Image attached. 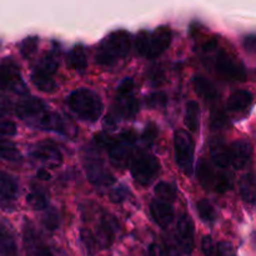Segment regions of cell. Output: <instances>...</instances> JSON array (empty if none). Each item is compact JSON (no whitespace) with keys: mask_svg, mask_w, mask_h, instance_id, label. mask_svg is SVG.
<instances>
[{"mask_svg":"<svg viewBox=\"0 0 256 256\" xmlns=\"http://www.w3.org/2000/svg\"><path fill=\"white\" fill-rule=\"evenodd\" d=\"M192 84H194L195 92L200 96L204 98L205 100H215L219 96V92H218L216 86L210 80H208L206 78L196 75L192 79Z\"/></svg>","mask_w":256,"mask_h":256,"instance_id":"obj_21","label":"cell"},{"mask_svg":"<svg viewBox=\"0 0 256 256\" xmlns=\"http://www.w3.org/2000/svg\"><path fill=\"white\" fill-rule=\"evenodd\" d=\"M198 179L205 189L216 192H225L232 188L230 178L225 174H216L205 159L200 160L198 165Z\"/></svg>","mask_w":256,"mask_h":256,"instance_id":"obj_8","label":"cell"},{"mask_svg":"<svg viewBox=\"0 0 256 256\" xmlns=\"http://www.w3.org/2000/svg\"><path fill=\"white\" fill-rule=\"evenodd\" d=\"M172 42V30L169 26H159L152 32H148L146 46H145L144 56L149 59L159 56L169 48Z\"/></svg>","mask_w":256,"mask_h":256,"instance_id":"obj_12","label":"cell"},{"mask_svg":"<svg viewBox=\"0 0 256 256\" xmlns=\"http://www.w3.org/2000/svg\"><path fill=\"white\" fill-rule=\"evenodd\" d=\"M0 90L15 94H28V86L22 80L19 65L12 58L0 60Z\"/></svg>","mask_w":256,"mask_h":256,"instance_id":"obj_4","label":"cell"},{"mask_svg":"<svg viewBox=\"0 0 256 256\" xmlns=\"http://www.w3.org/2000/svg\"><path fill=\"white\" fill-rule=\"evenodd\" d=\"M202 248L205 256H218V244H215L212 236L202 238Z\"/></svg>","mask_w":256,"mask_h":256,"instance_id":"obj_37","label":"cell"},{"mask_svg":"<svg viewBox=\"0 0 256 256\" xmlns=\"http://www.w3.org/2000/svg\"><path fill=\"white\" fill-rule=\"evenodd\" d=\"M218 256H236L235 249L230 242H218Z\"/></svg>","mask_w":256,"mask_h":256,"instance_id":"obj_41","label":"cell"},{"mask_svg":"<svg viewBox=\"0 0 256 256\" xmlns=\"http://www.w3.org/2000/svg\"><path fill=\"white\" fill-rule=\"evenodd\" d=\"M146 36H148L146 30H142V32L138 34L136 40H135V46H136L138 52H139L140 55H142V56H144L145 46H146Z\"/></svg>","mask_w":256,"mask_h":256,"instance_id":"obj_43","label":"cell"},{"mask_svg":"<svg viewBox=\"0 0 256 256\" xmlns=\"http://www.w3.org/2000/svg\"><path fill=\"white\" fill-rule=\"evenodd\" d=\"M139 102L132 95H119L115 102L114 112L116 118H132L139 112Z\"/></svg>","mask_w":256,"mask_h":256,"instance_id":"obj_18","label":"cell"},{"mask_svg":"<svg viewBox=\"0 0 256 256\" xmlns=\"http://www.w3.org/2000/svg\"><path fill=\"white\" fill-rule=\"evenodd\" d=\"M128 196H129V190H128V188L122 186H122L115 188V189L110 192V199L114 202H124Z\"/></svg>","mask_w":256,"mask_h":256,"instance_id":"obj_40","label":"cell"},{"mask_svg":"<svg viewBox=\"0 0 256 256\" xmlns=\"http://www.w3.org/2000/svg\"><path fill=\"white\" fill-rule=\"evenodd\" d=\"M155 195L159 198L160 202H174L175 198H176V190L169 182H162L155 186Z\"/></svg>","mask_w":256,"mask_h":256,"instance_id":"obj_30","label":"cell"},{"mask_svg":"<svg viewBox=\"0 0 256 256\" xmlns=\"http://www.w3.org/2000/svg\"><path fill=\"white\" fill-rule=\"evenodd\" d=\"M118 118L114 116L112 114H109L104 120V128L106 130H115L118 126Z\"/></svg>","mask_w":256,"mask_h":256,"instance_id":"obj_48","label":"cell"},{"mask_svg":"<svg viewBox=\"0 0 256 256\" xmlns=\"http://www.w3.org/2000/svg\"><path fill=\"white\" fill-rule=\"evenodd\" d=\"M240 194L248 202H256V176L248 174L240 180Z\"/></svg>","mask_w":256,"mask_h":256,"instance_id":"obj_27","label":"cell"},{"mask_svg":"<svg viewBox=\"0 0 256 256\" xmlns=\"http://www.w3.org/2000/svg\"><path fill=\"white\" fill-rule=\"evenodd\" d=\"M32 82L38 89L44 92H52L56 88V82H54L52 76H48V75L40 74V72H32Z\"/></svg>","mask_w":256,"mask_h":256,"instance_id":"obj_29","label":"cell"},{"mask_svg":"<svg viewBox=\"0 0 256 256\" xmlns=\"http://www.w3.org/2000/svg\"><path fill=\"white\" fill-rule=\"evenodd\" d=\"M228 124V118L224 114V112L222 110H216V112H212V126L215 129H220V128H224Z\"/></svg>","mask_w":256,"mask_h":256,"instance_id":"obj_39","label":"cell"},{"mask_svg":"<svg viewBox=\"0 0 256 256\" xmlns=\"http://www.w3.org/2000/svg\"><path fill=\"white\" fill-rule=\"evenodd\" d=\"M175 239H176L180 252L186 255L192 254V248H194V224H192V218L188 215H182L180 218L176 225Z\"/></svg>","mask_w":256,"mask_h":256,"instance_id":"obj_14","label":"cell"},{"mask_svg":"<svg viewBox=\"0 0 256 256\" xmlns=\"http://www.w3.org/2000/svg\"><path fill=\"white\" fill-rule=\"evenodd\" d=\"M84 168L86 176L90 182L98 186H109L115 182V178L108 170L100 158L86 156L84 160Z\"/></svg>","mask_w":256,"mask_h":256,"instance_id":"obj_11","label":"cell"},{"mask_svg":"<svg viewBox=\"0 0 256 256\" xmlns=\"http://www.w3.org/2000/svg\"><path fill=\"white\" fill-rule=\"evenodd\" d=\"M135 142H136V135L132 130H126V132H122L119 139L115 140L112 148L108 150L112 164L116 165V166H125L128 164L132 148L135 144Z\"/></svg>","mask_w":256,"mask_h":256,"instance_id":"obj_10","label":"cell"},{"mask_svg":"<svg viewBox=\"0 0 256 256\" xmlns=\"http://www.w3.org/2000/svg\"><path fill=\"white\" fill-rule=\"evenodd\" d=\"M118 230H119L118 220L110 214L102 215L99 226H98L96 235H95L99 249H108L112 246Z\"/></svg>","mask_w":256,"mask_h":256,"instance_id":"obj_15","label":"cell"},{"mask_svg":"<svg viewBox=\"0 0 256 256\" xmlns=\"http://www.w3.org/2000/svg\"><path fill=\"white\" fill-rule=\"evenodd\" d=\"M38 178H39V179H42V180H49L52 176H50L49 172L42 169V170H39V172H38Z\"/></svg>","mask_w":256,"mask_h":256,"instance_id":"obj_51","label":"cell"},{"mask_svg":"<svg viewBox=\"0 0 256 256\" xmlns=\"http://www.w3.org/2000/svg\"><path fill=\"white\" fill-rule=\"evenodd\" d=\"M149 252H150V256H166L165 255L164 250L162 249V246H160L159 244H152L149 248Z\"/></svg>","mask_w":256,"mask_h":256,"instance_id":"obj_49","label":"cell"},{"mask_svg":"<svg viewBox=\"0 0 256 256\" xmlns=\"http://www.w3.org/2000/svg\"><path fill=\"white\" fill-rule=\"evenodd\" d=\"M132 36L125 30H115L102 42L98 49L95 60L100 65H112L130 52Z\"/></svg>","mask_w":256,"mask_h":256,"instance_id":"obj_3","label":"cell"},{"mask_svg":"<svg viewBox=\"0 0 256 256\" xmlns=\"http://www.w3.org/2000/svg\"><path fill=\"white\" fill-rule=\"evenodd\" d=\"M0 159L9 160V162H18L20 159V152L12 142L0 139Z\"/></svg>","mask_w":256,"mask_h":256,"instance_id":"obj_31","label":"cell"},{"mask_svg":"<svg viewBox=\"0 0 256 256\" xmlns=\"http://www.w3.org/2000/svg\"><path fill=\"white\" fill-rule=\"evenodd\" d=\"M184 122L188 129L192 132H196L199 130L200 125V106L196 102L192 100L186 104L185 108Z\"/></svg>","mask_w":256,"mask_h":256,"instance_id":"obj_24","label":"cell"},{"mask_svg":"<svg viewBox=\"0 0 256 256\" xmlns=\"http://www.w3.org/2000/svg\"><path fill=\"white\" fill-rule=\"evenodd\" d=\"M252 148L246 140H235L230 148V162L234 169L240 170L248 164L252 158Z\"/></svg>","mask_w":256,"mask_h":256,"instance_id":"obj_16","label":"cell"},{"mask_svg":"<svg viewBox=\"0 0 256 256\" xmlns=\"http://www.w3.org/2000/svg\"><path fill=\"white\" fill-rule=\"evenodd\" d=\"M19 185L16 179L8 172L0 170V196L4 199L12 200L18 196Z\"/></svg>","mask_w":256,"mask_h":256,"instance_id":"obj_22","label":"cell"},{"mask_svg":"<svg viewBox=\"0 0 256 256\" xmlns=\"http://www.w3.org/2000/svg\"><path fill=\"white\" fill-rule=\"evenodd\" d=\"M12 112V102L9 98L0 95V118Z\"/></svg>","mask_w":256,"mask_h":256,"instance_id":"obj_46","label":"cell"},{"mask_svg":"<svg viewBox=\"0 0 256 256\" xmlns=\"http://www.w3.org/2000/svg\"><path fill=\"white\" fill-rule=\"evenodd\" d=\"M16 115L28 125L45 132H54L65 136L75 135V128L65 118L52 112L48 105L38 98H28L16 105Z\"/></svg>","mask_w":256,"mask_h":256,"instance_id":"obj_1","label":"cell"},{"mask_svg":"<svg viewBox=\"0 0 256 256\" xmlns=\"http://www.w3.org/2000/svg\"><path fill=\"white\" fill-rule=\"evenodd\" d=\"M194 140L185 130L175 132V158L176 164L184 174L192 175L194 162Z\"/></svg>","mask_w":256,"mask_h":256,"instance_id":"obj_5","label":"cell"},{"mask_svg":"<svg viewBox=\"0 0 256 256\" xmlns=\"http://www.w3.org/2000/svg\"><path fill=\"white\" fill-rule=\"evenodd\" d=\"M210 155L215 164L222 169L232 164L230 162V149L225 145L222 139H219V138H214L210 142Z\"/></svg>","mask_w":256,"mask_h":256,"instance_id":"obj_19","label":"cell"},{"mask_svg":"<svg viewBox=\"0 0 256 256\" xmlns=\"http://www.w3.org/2000/svg\"><path fill=\"white\" fill-rule=\"evenodd\" d=\"M252 102V94L248 90H238L228 99V109L230 112H242Z\"/></svg>","mask_w":256,"mask_h":256,"instance_id":"obj_23","label":"cell"},{"mask_svg":"<svg viewBox=\"0 0 256 256\" xmlns=\"http://www.w3.org/2000/svg\"><path fill=\"white\" fill-rule=\"evenodd\" d=\"M80 239H82V242L84 244L85 249H86V252H88V254H89V255L96 254L99 245H98L96 238H95V235L92 234L90 230L82 229V232H80Z\"/></svg>","mask_w":256,"mask_h":256,"instance_id":"obj_33","label":"cell"},{"mask_svg":"<svg viewBox=\"0 0 256 256\" xmlns=\"http://www.w3.org/2000/svg\"><path fill=\"white\" fill-rule=\"evenodd\" d=\"M150 214L159 226L166 228L174 219V210L168 202L154 200L150 204Z\"/></svg>","mask_w":256,"mask_h":256,"instance_id":"obj_17","label":"cell"},{"mask_svg":"<svg viewBox=\"0 0 256 256\" xmlns=\"http://www.w3.org/2000/svg\"><path fill=\"white\" fill-rule=\"evenodd\" d=\"M38 44H39V39L36 36L26 38L20 44V52H22V56L30 58L38 49Z\"/></svg>","mask_w":256,"mask_h":256,"instance_id":"obj_35","label":"cell"},{"mask_svg":"<svg viewBox=\"0 0 256 256\" xmlns=\"http://www.w3.org/2000/svg\"><path fill=\"white\" fill-rule=\"evenodd\" d=\"M158 136V126L154 122H149L142 134V142L145 145H152Z\"/></svg>","mask_w":256,"mask_h":256,"instance_id":"obj_36","label":"cell"},{"mask_svg":"<svg viewBox=\"0 0 256 256\" xmlns=\"http://www.w3.org/2000/svg\"><path fill=\"white\" fill-rule=\"evenodd\" d=\"M218 46V42L216 40H209V42H206V44L204 45V50L205 52H212V50L216 49Z\"/></svg>","mask_w":256,"mask_h":256,"instance_id":"obj_50","label":"cell"},{"mask_svg":"<svg viewBox=\"0 0 256 256\" xmlns=\"http://www.w3.org/2000/svg\"><path fill=\"white\" fill-rule=\"evenodd\" d=\"M66 105L78 118L89 122H96L104 109L99 95L86 88L74 90L66 98Z\"/></svg>","mask_w":256,"mask_h":256,"instance_id":"obj_2","label":"cell"},{"mask_svg":"<svg viewBox=\"0 0 256 256\" xmlns=\"http://www.w3.org/2000/svg\"><path fill=\"white\" fill-rule=\"evenodd\" d=\"M215 65H216L218 74L222 79L230 80V82H245L246 80L245 68L224 50L219 52Z\"/></svg>","mask_w":256,"mask_h":256,"instance_id":"obj_9","label":"cell"},{"mask_svg":"<svg viewBox=\"0 0 256 256\" xmlns=\"http://www.w3.org/2000/svg\"><path fill=\"white\" fill-rule=\"evenodd\" d=\"M68 62H69L70 66L74 68L76 72H84L85 69L88 68V58L84 46L82 45H75L72 52H69Z\"/></svg>","mask_w":256,"mask_h":256,"instance_id":"obj_25","label":"cell"},{"mask_svg":"<svg viewBox=\"0 0 256 256\" xmlns=\"http://www.w3.org/2000/svg\"><path fill=\"white\" fill-rule=\"evenodd\" d=\"M42 225L49 232H55L60 225V216L56 209H48L42 216Z\"/></svg>","mask_w":256,"mask_h":256,"instance_id":"obj_34","label":"cell"},{"mask_svg":"<svg viewBox=\"0 0 256 256\" xmlns=\"http://www.w3.org/2000/svg\"><path fill=\"white\" fill-rule=\"evenodd\" d=\"M0 256H18L14 235L2 220H0Z\"/></svg>","mask_w":256,"mask_h":256,"instance_id":"obj_20","label":"cell"},{"mask_svg":"<svg viewBox=\"0 0 256 256\" xmlns=\"http://www.w3.org/2000/svg\"><path fill=\"white\" fill-rule=\"evenodd\" d=\"M146 102L148 105H150V106L152 108L164 106V105L168 102V96L164 94V92H152V94H150L149 96L146 98Z\"/></svg>","mask_w":256,"mask_h":256,"instance_id":"obj_38","label":"cell"},{"mask_svg":"<svg viewBox=\"0 0 256 256\" xmlns=\"http://www.w3.org/2000/svg\"><path fill=\"white\" fill-rule=\"evenodd\" d=\"M95 142H98V145L100 148H104V149L109 150L112 148V145L114 144L115 140L106 134H98L95 135Z\"/></svg>","mask_w":256,"mask_h":256,"instance_id":"obj_45","label":"cell"},{"mask_svg":"<svg viewBox=\"0 0 256 256\" xmlns=\"http://www.w3.org/2000/svg\"><path fill=\"white\" fill-rule=\"evenodd\" d=\"M132 89H134V80L132 78H126L118 86V92H119V95H130Z\"/></svg>","mask_w":256,"mask_h":256,"instance_id":"obj_44","label":"cell"},{"mask_svg":"<svg viewBox=\"0 0 256 256\" xmlns=\"http://www.w3.org/2000/svg\"><path fill=\"white\" fill-rule=\"evenodd\" d=\"M16 134V125L12 122H0V135L12 136Z\"/></svg>","mask_w":256,"mask_h":256,"instance_id":"obj_42","label":"cell"},{"mask_svg":"<svg viewBox=\"0 0 256 256\" xmlns=\"http://www.w3.org/2000/svg\"><path fill=\"white\" fill-rule=\"evenodd\" d=\"M22 239L26 256H60L49 246L32 222H26L22 229Z\"/></svg>","mask_w":256,"mask_h":256,"instance_id":"obj_7","label":"cell"},{"mask_svg":"<svg viewBox=\"0 0 256 256\" xmlns=\"http://www.w3.org/2000/svg\"><path fill=\"white\" fill-rule=\"evenodd\" d=\"M160 164L152 155L140 154L132 162V175L139 184L148 185L158 176Z\"/></svg>","mask_w":256,"mask_h":256,"instance_id":"obj_6","label":"cell"},{"mask_svg":"<svg viewBox=\"0 0 256 256\" xmlns=\"http://www.w3.org/2000/svg\"><path fill=\"white\" fill-rule=\"evenodd\" d=\"M198 214L200 219L206 224H212L218 218L216 210L208 199H202L198 202Z\"/></svg>","mask_w":256,"mask_h":256,"instance_id":"obj_28","label":"cell"},{"mask_svg":"<svg viewBox=\"0 0 256 256\" xmlns=\"http://www.w3.org/2000/svg\"><path fill=\"white\" fill-rule=\"evenodd\" d=\"M58 69V58L54 52H46L42 59L38 62V64L35 65L34 70L32 72H40V74L48 75V76H52L56 72Z\"/></svg>","mask_w":256,"mask_h":256,"instance_id":"obj_26","label":"cell"},{"mask_svg":"<svg viewBox=\"0 0 256 256\" xmlns=\"http://www.w3.org/2000/svg\"><path fill=\"white\" fill-rule=\"evenodd\" d=\"M28 204L32 208H34L35 210H45L48 209V196L45 192H42V190L36 189L32 190L29 195L26 196Z\"/></svg>","mask_w":256,"mask_h":256,"instance_id":"obj_32","label":"cell"},{"mask_svg":"<svg viewBox=\"0 0 256 256\" xmlns=\"http://www.w3.org/2000/svg\"><path fill=\"white\" fill-rule=\"evenodd\" d=\"M244 46L248 52H255L256 50V35L250 34L245 36L244 39Z\"/></svg>","mask_w":256,"mask_h":256,"instance_id":"obj_47","label":"cell"},{"mask_svg":"<svg viewBox=\"0 0 256 256\" xmlns=\"http://www.w3.org/2000/svg\"><path fill=\"white\" fill-rule=\"evenodd\" d=\"M29 155L36 162H42L49 168H58L62 162V155L56 146L52 142H42L35 144L30 149Z\"/></svg>","mask_w":256,"mask_h":256,"instance_id":"obj_13","label":"cell"}]
</instances>
